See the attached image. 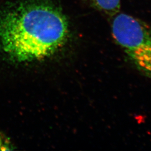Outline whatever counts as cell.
Wrapping results in <instances>:
<instances>
[{
  "mask_svg": "<svg viewBox=\"0 0 151 151\" xmlns=\"http://www.w3.org/2000/svg\"><path fill=\"white\" fill-rule=\"evenodd\" d=\"M93 4L99 9L110 16L119 12L121 0H92Z\"/></svg>",
  "mask_w": 151,
  "mask_h": 151,
  "instance_id": "obj_3",
  "label": "cell"
},
{
  "mask_svg": "<svg viewBox=\"0 0 151 151\" xmlns=\"http://www.w3.org/2000/svg\"><path fill=\"white\" fill-rule=\"evenodd\" d=\"M111 32L114 40L131 63L151 79V31L133 16L118 13L114 15Z\"/></svg>",
  "mask_w": 151,
  "mask_h": 151,
  "instance_id": "obj_2",
  "label": "cell"
},
{
  "mask_svg": "<svg viewBox=\"0 0 151 151\" xmlns=\"http://www.w3.org/2000/svg\"><path fill=\"white\" fill-rule=\"evenodd\" d=\"M12 145L10 142L7 139L5 136L0 133V150H11Z\"/></svg>",
  "mask_w": 151,
  "mask_h": 151,
  "instance_id": "obj_4",
  "label": "cell"
},
{
  "mask_svg": "<svg viewBox=\"0 0 151 151\" xmlns=\"http://www.w3.org/2000/svg\"><path fill=\"white\" fill-rule=\"evenodd\" d=\"M68 22L58 9L25 4L0 16V45L11 60L27 62L53 55L67 42Z\"/></svg>",
  "mask_w": 151,
  "mask_h": 151,
  "instance_id": "obj_1",
  "label": "cell"
}]
</instances>
